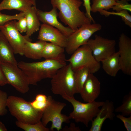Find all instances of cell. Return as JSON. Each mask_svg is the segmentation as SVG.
Listing matches in <instances>:
<instances>
[{"label":"cell","instance_id":"6da1fadb","mask_svg":"<svg viewBox=\"0 0 131 131\" xmlns=\"http://www.w3.org/2000/svg\"><path fill=\"white\" fill-rule=\"evenodd\" d=\"M64 53L53 59L36 62H19L18 66L26 75L30 84L37 85L42 80L51 78L60 68L66 65Z\"/></svg>","mask_w":131,"mask_h":131},{"label":"cell","instance_id":"7a4b0ae2","mask_svg":"<svg viewBox=\"0 0 131 131\" xmlns=\"http://www.w3.org/2000/svg\"><path fill=\"white\" fill-rule=\"evenodd\" d=\"M53 8L59 10L61 21L74 32L82 25L91 23L85 13L80 10L81 0H51Z\"/></svg>","mask_w":131,"mask_h":131},{"label":"cell","instance_id":"3957f363","mask_svg":"<svg viewBox=\"0 0 131 131\" xmlns=\"http://www.w3.org/2000/svg\"><path fill=\"white\" fill-rule=\"evenodd\" d=\"M7 107L17 121L26 123L34 124L41 121L43 112L34 108L31 102L17 96L8 97Z\"/></svg>","mask_w":131,"mask_h":131},{"label":"cell","instance_id":"277c9868","mask_svg":"<svg viewBox=\"0 0 131 131\" xmlns=\"http://www.w3.org/2000/svg\"><path fill=\"white\" fill-rule=\"evenodd\" d=\"M61 96L73 106V110L68 116L70 119L74 120L76 123H82L87 127L89 122L92 121L96 116L100 110L99 108L104 102L95 101L84 103L76 100L74 96L66 95Z\"/></svg>","mask_w":131,"mask_h":131},{"label":"cell","instance_id":"5b68a950","mask_svg":"<svg viewBox=\"0 0 131 131\" xmlns=\"http://www.w3.org/2000/svg\"><path fill=\"white\" fill-rule=\"evenodd\" d=\"M51 79L53 93L74 96L75 94L74 71L70 64L60 69Z\"/></svg>","mask_w":131,"mask_h":131},{"label":"cell","instance_id":"8992f818","mask_svg":"<svg viewBox=\"0 0 131 131\" xmlns=\"http://www.w3.org/2000/svg\"><path fill=\"white\" fill-rule=\"evenodd\" d=\"M47 106L43 111L41 122L45 126L49 122L52 123L50 131L56 129L59 131L62 129L63 123L70 122L68 116L61 114L62 109L66 106L64 103L55 101L50 96H48Z\"/></svg>","mask_w":131,"mask_h":131},{"label":"cell","instance_id":"52a82bcc","mask_svg":"<svg viewBox=\"0 0 131 131\" xmlns=\"http://www.w3.org/2000/svg\"><path fill=\"white\" fill-rule=\"evenodd\" d=\"M66 61L70 64L74 71L85 67L90 73L94 74L97 72L100 68V62L95 58L87 44L77 49Z\"/></svg>","mask_w":131,"mask_h":131},{"label":"cell","instance_id":"ba28073f","mask_svg":"<svg viewBox=\"0 0 131 131\" xmlns=\"http://www.w3.org/2000/svg\"><path fill=\"white\" fill-rule=\"evenodd\" d=\"M102 27L100 24L95 23L81 26L67 37L65 48L66 52L72 55L79 47L86 44L92 35Z\"/></svg>","mask_w":131,"mask_h":131},{"label":"cell","instance_id":"9c48e42d","mask_svg":"<svg viewBox=\"0 0 131 131\" xmlns=\"http://www.w3.org/2000/svg\"><path fill=\"white\" fill-rule=\"evenodd\" d=\"M1 68L8 84L22 94L27 92L29 89L27 77L18 66L9 63H1Z\"/></svg>","mask_w":131,"mask_h":131},{"label":"cell","instance_id":"30bf717a","mask_svg":"<svg viewBox=\"0 0 131 131\" xmlns=\"http://www.w3.org/2000/svg\"><path fill=\"white\" fill-rule=\"evenodd\" d=\"M87 44L91 50L96 60L101 62L111 56L115 52L116 41L97 35L93 39H90Z\"/></svg>","mask_w":131,"mask_h":131},{"label":"cell","instance_id":"8fae6325","mask_svg":"<svg viewBox=\"0 0 131 131\" xmlns=\"http://www.w3.org/2000/svg\"><path fill=\"white\" fill-rule=\"evenodd\" d=\"M16 20L9 21L0 26V30L12 47L14 54L23 56L25 41L32 40L26 35L23 36L20 34L16 28Z\"/></svg>","mask_w":131,"mask_h":131},{"label":"cell","instance_id":"7c38bea8","mask_svg":"<svg viewBox=\"0 0 131 131\" xmlns=\"http://www.w3.org/2000/svg\"><path fill=\"white\" fill-rule=\"evenodd\" d=\"M121 70L124 74L131 75V39L124 33L121 34L118 42Z\"/></svg>","mask_w":131,"mask_h":131},{"label":"cell","instance_id":"4fadbf2b","mask_svg":"<svg viewBox=\"0 0 131 131\" xmlns=\"http://www.w3.org/2000/svg\"><path fill=\"white\" fill-rule=\"evenodd\" d=\"M37 39L47 42H49L64 48L67 42V37L57 28L43 24L41 25Z\"/></svg>","mask_w":131,"mask_h":131},{"label":"cell","instance_id":"5bb4252c","mask_svg":"<svg viewBox=\"0 0 131 131\" xmlns=\"http://www.w3.org/2000/svg\"><path fill=\"white\" fill-rule=\"evenodd\" d=\"M100 83L93 74L90 73L80 93L86 102L95 101L100 93Z\"/></svg>","mask_w":131,"mask_h":131},{"label":"cell","instance_id":"9a60e30c","mask_svg":"<svg viewBox=\"0 0 131 131\" xmlns=\"http://www.w3.org/2000/svg\"><path fill=\"white\" fill-rule=\"evenodd\" d=\"M57 9L56 8H53L51 10L47 12L37 9V14L38 19L43 24L56 27L67 37L74 31L69 27L64 26L58 21Z\"/></svg>","mask_w":131,"mask_h":131},{"label":"cell","instance_id":"2e32d148","mask_svg":"<svg viewBox=\"0 0 131 131\" xmlns=\"http://www.w3.org/2000/svg\"><path fill=\"white\" fill-rule=\"evenodd\" d=\"M96 116L91 121L89 131H101L103 124L107 119L113 120L115 117L113 102L107 100L105 102Z\"/></svg>","mask_w":131,"mask_h":131},{"label":"cell","instance_id":"e0dca14e","mask_svg":"<svg viewBox=\"0 0 131 131\" xmlns=\"http://www.w3.org/2000/svg\"><path fill=\"white\" fill-rule=\"evenodd\" d=\"M13 50L5 37L0 31V61L18 65Z\"/></svg>","mask_w":131,"mask_h":131},{"label":"cell","instance_id":"ac0fdd59","mask_svg":"<svg viewBox=\"0 0 131 131\" xmlns=\"http://www.w3.org/2000/svg\"><path fill=\"white\" fill-rule=\"evenodd\" d=\"M46 42L39 40L35 42L27 40L24 44L23 55L26 57L34 60L42 58L43 50Z\"/></svg>","mask_w":131,"mask_h":131},{"label":"cell","instance_id":"d6986e66","mask_svg":"<svg viewBox=\"0 0 131 131\" xmlns=\"http://www.w3.org/2000/svg\"><path fill=\"white\" fill-rule=\"evenodd\" d=\"M33 6H36L33 0H3L0 3V11L14 9L25 12Z\"/></svg>","mask_w":131,"mask_h":131},{"label":"cell","instance_id":"ffe728a7","mask_svg":"<svg viewBox=\"0 0 131 131\" xmlns=\"http://www.w3.org/2000/svg\"><path fill=\"white\" fill-rule=\"evenodd\" d=\"M37 9L36 6H33L24 12L27 26L26 36L28 38L39 30L41 25L37 15Z\"/></svg>","mask_w":131,"mask_h":131},{"label":"cell","instance_id":"44dd1931","mask_svg":"<svg viewBox=\"0 0 131 131\" xmlns=\"http://www.w3.org/2000/svg\"><path fill=\"white\" fill-rule=\"evenodd\" d=\"M101 62L104 70L111 76L115 77L119 70H121L118 51L116 52L111 56Z\"/></svg>","mask_w":131,"mask_h":131},{"label":"cell","instance_id":"7402d4cb","mask_svg":"<svg viewBox=\"0 0 131 131\" xmlns=\"http://www.w3.org/2000/svg\"><path fill=\"white\" fill-rule=\"evenodd\" d=\"M65 48L50 42H46L43 48L42 58L45 59L55 58L64 53Z\"/></svg>","mask_w":131,"mask_h":131},{"label":"cell","instance_id":"603a6c76","mask_svg":"<svg viewBox=\"0 0 131 131\" xmlns=\"http://www.w3.org/2000/svg\"><path fill=\"white\" fill-rule=\"evenodd\" d=\"M74 71L75 94L80 93L90 73L88 69L85 67L82 68Z\"/></svg>","mask_w":131,"mask_h":131},{"label":"cell","instance_id":"cb8c5ba5","mask_svg":"<svg viewBox=\"0 0 131 131\" xmlns=\"http://www.w3.org/2000/svg\"><path fill=\"white\" fill-rule=\"evenodd\" d=\"M92 3L91 11L93 13L102 9L109 10L117 3L116 0H92Z\"/></svg>","mask_w":131,"mask_h":131},{"label":"cell","instance_id":"d4e9b609","mask_svg":"<svg viewBox=\"0 0 131 131\" xmlns=\"http://www.w3.org/2000/svg\"><path fill=\"white\" fill-rule=\"evenodd\" d=\"M115 111L120 112L122 115L124 116L131 115V91L123 97L122 103L121 105L116 108Z\"/></svg>","mask_w":131,"mask_h":131},{"label":"cell","instance_id":"484cf974","mask_svg":"<svg viewBox=\"0 0 131 131\" xmlns=\"http://www.w3.org/2000/svg\"><path fill=\"white\" fill-rule=\"evenodd\" d=\"M16 126L25 131H49L50 129L46 127L41 121L34 124L23 123L17 121L15 122Z\"/></svg>","mask_w":131,"mask_h":131},{"label":"cell","instance_id":"4316f807","mask_svg":"<svg viewBox=\"0 0 131 131\" xmlns=\"http://www.w3.org/2000/svg\"><path fill=\"white\" fill-rule=\"evenodd\" d=\"M99 12L101 14L108 16L110 15H114L119 16L122 18V20L125 24L131 27V16L127 10H124L117 12H110L104 10H99Z\"/></svg>","mask_w":131,"mask_h":131},{"label":"cell","instance_id":"83f0119b","mask_svg":"<svg viewBox=\"0 0 131 131\" xmlns=\"http://www.w3.org/2000/svg\"><path fill=\"white\" fill-rule=\"evenodd\" d=\"M25 16V13L21 12L18 14L13 15L4 14L0 11V26L2 25L7 22L13 20H19Z\"/></svg>","mask_w":131,"mask_h":131},{"label":"cell","instance_id":"f1b7e54d","mask_svg":"<svg viewBox=\"0 0 131 131\" xmlns=\"http://www.w3.org/2000/svg\"><path fill=\"white\" fill-rule=\"evenodd\" d=\"M8 97L6 92L0 89V116L4 115L7 113L6 107Z\"/></svg>","mask_w":131,"mask_h":131},{"label":"cell","instance_id":"f546056e","mask_svg":"<svg viewBox=\"0 0 131 131\" xmlns=\"http://www.w3.org/2000/svg\"><path fill=\"white\" fill-rule=\"evenodd\" d=\"M117 4L113 6L112 8L116 12L126 10L131 12V5L127 1L122 0H116Z\"/></svg>","mask_w":131,"mask_h":131},{"label":"cell","instance_id":"4dcf8cb0","mask_svg":"<svg viewBox=\"0 0 131 131\" xmlns=\"http://www.w3.org/2000/svg\"><path fill=\"white\" fill-rule=\"evenodd\" d=\"M16 25L18 30L20 33L26 32L27 28V21L25 16L24 17L18 21H16Z\"/></svg>","mask_w":131,"mask_h":131},{"label":"cell","instance_id":"1f68e13d","mask_svg":"<svg viewBox=\"0 0 131 131\" xmlns=\"http://www.w3.org/2000/svg\"><path fill=\"white\" fill-rule=\"evenodd\" d=\"M128 117H126L122 115L118 114L116 117L120 120L123 123L127 131H131V115Z\"/></svg>","mask_w":131,"mask_h":131},{"label":"cell","instance_id":"d6a6232c","mask_svg":"<svg viewBox=\"0 0 131 131\" xmlns=\"http://www.w3.org/2000/svg\"><path fill=\"white\" fill-rule=\"evenodd\" d=\"M48 101V102H47L38 101L35 99L31 102V103L32 106L34 108L43 112L47 106Z\"/></svg>","mask_w":131,"mask_h":131},{"label":"cell","instance_id":"836d02e7","mask_svg":"<svg viewBox=\"0 0 131 131\" xmlns=\"http://www.w3.org/2000/svg\"><path fill=\"white\" fill-rule=\"evenodd\" d=\"M83 6L84 7L86 12L85 14L87 16L93 23H95V21L92 17L91 14V6L90 0H83Z\"/></svg>","mask_w":131,"mask_h":131},{"label":"cell","instance_id":"e575fe53","mask_svg":"<svg viewBox=\"0 0 131 131\" xmlns=\"http://www.w3.org/2000/svg\"><path fill=\"white\" fill-rule=\"evenodd\" d=\"M8 84L2 71L0 61V86H3Z\"/></svg>","mask_w":131,"mask_h":131},{"label":"cell","instance_id":"d590c367","mask_svg":"<svg viewBox=\"0 0 131 131\" xmlns=\"http://www.w3.org/2000/svg\"><path fill=\"white\" fill-rule=\"evenodd\" d=\"M62 131H80L81 130L79 127L76 126L74 123H71L69 127L66 126L63 128Z\"/></svg>","mask_w":131,"mask_h":131},{"label":"cell","instance_id":"8d00e7d4","mask_svg":"<svg viewBox=\"0 0 131 131\" xmlns=\"http://www.w3.org/2000/svg\"><path fill=\"white\" fill-rule=\"evenodd\" d=\"M7 129L5 125L0 120V131H7Z\"/></svg>","mask_w":131,"mask_h":131},{"label":"cell","instance_id":"74e56055","mask_svg":"<svg viewBox=\"0 0 131 131\" xmlns=\"http://www.w3.org/2000/svg\"><path fill=\"white\" fill-rule=\"evenodd\" d=\"M122 0V1H130L131 0Z\"/></svg>","mask_w":131,"mask_h":131}]
</instances>
